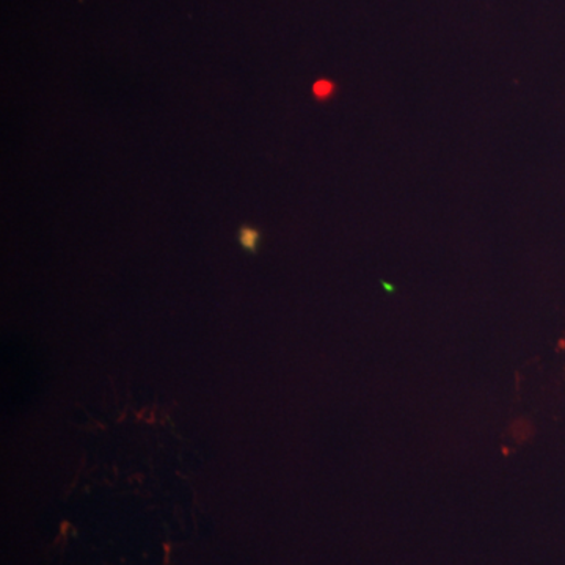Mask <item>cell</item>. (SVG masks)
I'll list each match as a JSON object with an SVG mask.
<instances>
[{"label":"cell","instance_id":"cell-2","mask_svg":"<svg viewBox=\"0 0 565 565\" xmlns=\"http://www.w3.org/2000/svg\"><path fill=\"white\" fill-rule=\"evenodd\" d=\"M337 93V85L333 82L321 79L313 85V95L319 102H327Z\"/></svg>","mask_w":565,"mask_h":565},{"label":"cell","instance_id":"cell-1","mask_svg":"<svg viewBox=\"0 0 565 565\" xmlns=\"http://www.w3.org/2000/svg\"><path fill=\"white\" fill-rule=\"evenodd\" d=\"M259 241H262V232L252 226L243 225L239 230V243L245 250L256 253L258 252Z\"/></svg>","mask_w":565,"mask_h":565}]
</instances>
